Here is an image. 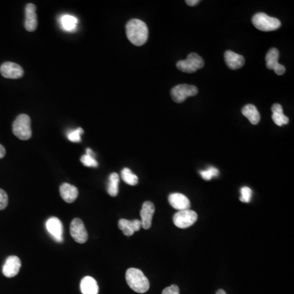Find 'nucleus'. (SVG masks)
<instances>
[{"instance_id":"1","label":"nucleus","mask_w":294,"mask_h":294,"mask_svg":"<svg viewBox=\"0 0 294 294\" xmlns=\"http://www.w3.org/2000/svg\"><path fill=\"white\" fill-rule=\"evenodd\" d=\"M127 37L136 46H142L148 40L149 30L144 21L139 19H133L126 25Z\"/></svg>"},{"instance_id":"2","label":"nucleus","mask_w":294,"mask_h":294,"mask_svg":"<svg viewBox=\"0 0 294 294\" xmlns=\"http://www.w3.org/2000/svg\"><path fill=\"white\" fill-rule=\"evenodd\" d=\"M126 281L134 292L145 293L150 288V282L141 270L129 268L126 271Z\"/></svg>"},{"instance_id":"3","label":"nucleus","mask_w":294,"mask_h":294,"mask_svg":"<svg viewBox=\"0 0 294 294\" xmlns=\"http://www.w3.org/2000/svg\"><path fill=\"white\" fill-rule=\"evenodd\" d=\"M13 132L19 139L29 140L32 136L31 120L29 116L25 114L18 115L13 123Z\"/></svg>"},{"instance_id":"4","label":"nucleus","mask_w":294,"mask_h":294,"mask_svg":"<svg viewBox=\"0 0 294 294\" xmlns=\"http://www.w3.org/2000/svg\"><path fill=\"white\" fill-rule=\"evenodd\" d=\"M255 27L262 31H274L281 26V22L276 17H270L266 13H258L252 18Z\"/></svg>"},{"instance_id":"5","label":"nucleus","mask_w":294,"mask_h":294,"mask_svg":"<svg viewBox=\"0 0 294 294\" xmlns=\"http://www.w3.org/2000/svg\"><path fill=\"white\" fill-rule=\"evenodd\" d=\"M204 66V59L196 53H190L188 55L186 60H182L177 63L178 69L185 73H194L199 69L203 68Z\"/></svg>"},{"instance_id":"6","label":"nucleus","mask_w":294,"mask_h":294,"mask_svg":"<svg viewBox=\"0 0 294 294\" xmlns=\"http://www.w3.org/2000/svg\"><path fill=\"white\" fill-rule=\"evenodd\" d=\"M198 93V88L195 86L189 84H179L171 90V96L177 103H182L186 98L194 96Z\"/></svg>"},{"instance_id":"7","label":"nucleus","mask_w":294,"mask_h":294,"mask_svg":"<svg viewBox=\"0 0 294 294\" xmlns=\"http://www.w3.org/2000/svg\"><path fill=\"white\" fill-rule=\"evenodd\" d=\"M198 216L194 211L187 209V210L178 211L173 216V223L177 227L181 229H186L190 227L197 221Z\"/></svg>"},{"instance_id":"8","label":"nucleus","mask_w":294,"mask_h":294,"mask_svg":"<svg viewBox=\"0 0 294 294\" xmlns=\"http://www.w3.org/2000/svg\"><path fill=\"white\" fill-rule=\"evenodd\" d=\"M70 231H71L72 238L76 242L79 243V244H84V243L87 242L88 238V232H87L84 222L81 219L75 218L71 221Z\"/></svg>"},{"instance_id":"9","label":"nucleus","mask_w":294,"mask_h":294,"mask_svg":"<svg viewBox=\"0 0 294 294\" xmlns=\"http://www.w3.org/2000/svg\"><path fill=\"white\" fill-rule=\"evenodd\" d=\"M279 57L280 52L278 49L275 48H271L266 56V61L268 69L273 70L278 75H282L285 73L286 69L284 66L279 63Z\"/></svg>"},{"instance_id":"10","label":"nucleus","mask_w":294,"mask_h":294,"mask_svg":"<svg viewBox=\"0 0 294 294\" xmlns=\"http://www.w3.org/2000/svg\"><path fill=\"white\" fill-rule=\"evenodd\" d=\"M0 72L7 79H20L24 75V71L21 66L17 63L7 61L0 67Z\"/></svg>"},{"instance_id":"11","label":"nucleus","mask_w":294,"mask_h":294,"mask_svg":"<svg viewBox=\"0 0 294 294\" xmlns=\"http://www.w3.org/2000/svg\"><path fill=\"white\" fill-rule=\"evenodd\" d=\"M46 228L52 238L57 242H62L63 225L61 220H59L57 217H51L47 221Z\"/></svg>"},{"instance_id":"12","label":"nucleus","mask_w":294,"mask_h":294,"mask_svg":"<svg viewBox=\"0 0 294 294\" xmlns=\"http://www.w3.org/2000/svg\"><path fill=\"white\" fill-rule=\"evenodd\" d=\"M154 204L150 201H146L142 205V210H141V222H142V227L145 230L150 229L152 224V218L154 216Z\"/></svg>"},{"instance_id":"13","label":"nucleus","mask_w":294,"mask_h":294,"mask_svg":"<svg viewBox=\"0 0 294 294\" xmlns=\"http://www.w3.org/2000/svg\"><path fill=\"white\" fill-rule=\"evenodd\" d=\"M21 262L17 256H10L7 258L3 267V274L6 277L13 278L17 276L21 269Z\"/></svg>"},{"instance_id":"14","label":"nucleus","mask_w":294,"mask_h":294,"mask_svg":"<svg viewBox=\"0 0 294 294\" xmlns=\"http://www.w3.org/2000/svg\"><path fill=\"white\" fill-rule=\"evenodd\" d=\"M38 21L36 15V7L33 4H28L25 7V29L33 32L37 29Z\"/></svg>"},{"instance_id":"15","label":"nucleus","mask_w":294,"mask_h":294,"mask_svg":"<svg viewBox=\"0 0 294 294\" xmlns=\"http://www.w3.org/2000/svg\"><path fill=\"white\" fill-rule=\"evenodd\" d=\"M169 204L178 211L190 209V203L186 195L181 193H173L169 196Z\"/></svg>"},{"instance_id":"16","label":"nucleus","mask_w":294,"mask_h":294,"mask_svg":"<svg viewBox=\"0 0 294 294\" xmlns=\"http://www.w3.org/2000/svg\"><path fill=\"white\" fill-rule=\"evenodd\" d=\"M119 228L123 232V235L126 236H131L138 232L142 228V222L140 220L120 219L119 221Z\"/></svg>"},{"instance_id":"17","label":"nucleus","mask_w":294,"mask_h":294,"mask_svg":"<svg viewBox=\"0 0 294 294\" xmlns=\"http://www.w3.org/2000/svg\"><path fill=\"white\" fill-rule=\"evenodd\" d=\"M225 64L230 69L238 70L244 67L245 60L242 55L237 54L232 51H226L224 54Z\"/></svg>"},{"instance_id":"18","label":"nucleus","mask_w":294,"mask_h":294,"mask_svg":"<svg viewBox=\"0 0 294 294\" xmlns=\"http://www.w3.org/2000/svg\"><path fill=\"white\" fill-rule=\"evenodd\" d=\"M60 194L63 201L67 203L75 202V200L77 199L79 195V190L77 187H75L73 185L69 183H63L60 186Z\"/></svg>"},{"instance_id":"19","label":"nucleus","mask_w":294,"mask_h":294,"mask_svg":"<svg viewBox=\"0 0 294 294\" xmlns=\"http://www.w3.org/2000/svg\"><path fill=\"white\" fill-rule=\"evenodd\" d=\"M80 289L83 294H98L99 291L96 280L90 276H86L81 280Z\"/></svg>"},{"instance_id":"20","label":"nucleus","mask_w":294,"mask_h":294,"mask_svg":"<svg viewBox=\"0 0 294 294\" xmlns=\"http://www.w3.org/2000/svg\"><path fill=\"white\" fill-rule=\"evenodd\" d=\"M242 114L244 116L248 118L249 122L253 125H256L261 120V116L257 111V107L253 105L248 104L243 107Z\"/></svg>"},{"instance_id":"21","label":"nucleus","mask_w":294,"mask_h":294,"mask_svg":"<svg viewBox=\"0 0 294 294\" xmlns=\"http://www.w3.org/2000/svg\"><path fill=\"white\" fill-rule=\"evenodd\" d=\"M60 25L64 30L73 31L78 25V19L71 15H62L60 18Z\"/></svg>"},{"instance_id":"22","label":"nucleus","mask_w":294,"mask_h":294,"mask_svg":"<svg viewBox=\"0 0 294 294\" xmlns=\"http://www.w3.org/2000/svg\"><path fill=\"white\" fill-rule=\"evenodd\" d=\"M119 176L118 173H111L109 178L108 188L107 191L108 194L113 197H115L119 193Z\"/></svg>"},{"instance_id":"23","label":"nucleus","mask_w":294,"mask_h":294,"mask_svg":"<svg viewBox=\"0 0 294 294\" xmlns=\"http://www.w3.org/2000/svg\"><path fill=\"white\" fill-rule=\"evenodd\" d=\"M122 179L129 186H136L138 183V178L127 168H124L121 172Z\"/></svg>"},{"instance_id":"24","label":"nucleus","mask_w":294,"mask_h":294,"mask_svg":"<svg viewBox=\"0 0 294 294\" xmlns=\"http://www.w3.org/2000/svg\"><path fill=\"white\" fill-rule=\"evenodd\" d=\"M81 162L86 167L96 168L97 161L94 158V154L91 149H87V153L81 157Z\"/></svg>"},{"instance_id":"25","label":"nucleus","mask_w":294,"mask_h":294,"mask_svg":"<svg viewBox=\"0 0 294 294\" xmlns=\"http://www.w3.org/2000/svg\"><path fill=\"white\" fill-rule=\"evenodd\" d=\"M200 174H201L203 179L205 180V181H210L213 178H216L219 175V170L215 167H209L207 170L200 172Z\"/></svg>"},{"instance_id":"26","label":"nucleus","mask_w":294,"mask_h":294,"mask_svg":"<svg viewBox=\"0 0 294 294\" xmlns=\"http://www.w3.org/2000/svg\"><path fill=\"white\" fill-rule=\"evenodd\" d=\"M272 119H273L274 123L280 127L288 124V121H289L288 117L284 115V112L274 113L272 115Z\"/></svg>"},{"instance_id":"27","label":"nucleus","mask_w":294,"mask_h":294,"mask_svg":"<svg viewBox=\"0 0 294 294\" xmlns=\"http://www.w3.org/2000/svg\"><path fill=\"white\" fill-rule=\"evenodd\" d=\"M84 134V130L81 127H79L76 130L71 131L67 134V138L71 142H81V135Z\"/></svg>"},{"instance_id":"28","label":"nucleus","mask_w":294,"mask_h":294,"mask_svg":"<svg viewBox=\"0 0 294 294\" xmlns=\"http://www.w3.org/2000/svg\"><path fill=\"white\" fill-rule=\"evenodd\" d=\"M241 196H240V201L244 203H249L252 198V191L250 188L248 186H244L240 190Z\"/></svg>"},{"instance_id":"29","label":"nucleus","mask_w":294,"mask_h":294,"mask_svg":"<svg viewBox=\"0 0 294 294\" xmlns=\"http://www.w3.org/2000/svg\"><path fill=\"white\" fill-rule=\"evenodd\" d=\"M9 205V196L5 190L0 189V210L6 209Z\"/></svg>"},{"instance_id":"30","label":"nucleus","mask_w":294,"mask_h":294,"mask_svg":"<svg viewBox=\"0 0 294 294\" xmlns=\"http://www.w3.org/2000/svg\"><path fill=\"white\" fill-rule=\"evenodd\" d=\"M179 288L178 285L173 284L167 288H165L162 292V294H179Z\"/></svg>"},{"instance_id":"31","label":"nucleus","mask_w":294,"mask_h":294,"mask_svg":"<svg viewBox=\"0 0 294 294\" xmlns=\"http://www.w3.org/2000/svg\"><path fill=\"white\" fill-rule=\"evenodd\" d=\"M272 113H283V108L280 104H274L271 107Z\"/></svg>"},{"instance_id":"32","label":"nucleus","mask_w":294,"mask_h":294,"mask_svg":"<svg viewBox=\"0 0 294 294\" xmlns=\"http://www.w3.org/2000/svg\"><path fill=\"white\" fill-rule=\"evenodd\" d=\"M186 3L189 6H195V5H198L200 1L199 0H187Z\"/></svg>"},{"instance_id":"33","label":"nucleus","mask_w":294,"mask_h":294,"mask_svg":"<svg viewBox=\"0 0 294 294\" xmlns=\"http://www.w3.org/2000/svg\"><path fill=\"white\" fill-rule=\"evenodd\" d=\"M5 154H6V150H5V147L0 144V159H2L5 156Z\"/></svg>"},{"instance_id":"34","label":"nucleus","mask_w":294,"mask_h":294,"mask_svg":"<svg viewBox=\"0 0 294 294\" xmlns=\"http://www.w3.org/2000/svg\"><path fill=\"white\" fill-rule=\"evenodd\" d=\"M216 294H226V292H225L224 290L219 289L218 291H217V293Z\"/></svg>"}]
</instances>
